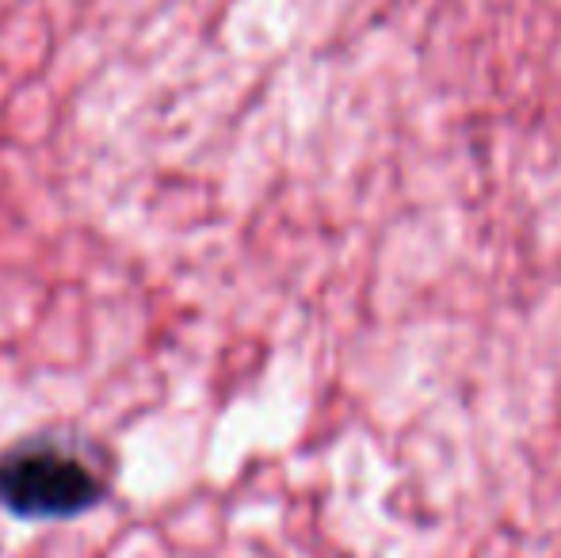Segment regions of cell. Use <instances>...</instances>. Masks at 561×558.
<instances>
[{
    "instance_id": "cell-1",
    "label": "cell",
    "mask_w": 561,
    "mask_h": 558,
    "mask_svg": "<svg viewBox=\"0 0 561 558\" xmlns=\"http://www.w3.org/2000/svg\"><path fill=\"white\" fill-rule=\"evenodd\" d=\"M104 478L61 440H20L0 452V505L20 521H69L104 498Z\"/></svg>"
}]
</instances>
